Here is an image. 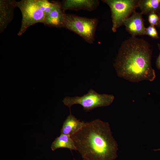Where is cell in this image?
<instances>
[{"label": "cell", "mask_w": 160, "mask_h": 160, "mask_svg": "<svg viewBox=\"0 0 160 160\" xmlns=\"http://www.w3.org/2000/svg\"><path fill=\"white\" fill-rule=\"evenodd\" d=\"M152 50L145 40L135 36L121 44L113 64L118 76L129 81H152L155 71L151 66Z\"/></svg>", "instance_id": "6da1fadb"}, {"label": "cell", "mask_w": 160, "mask_h": 160, "mask_svg": "<svg viewBox=\"0 0 160 160\" xmlns=\"http://www.w3.org/2000/svg\"><path fill=\"white\" fill-rule=\"evenodd\" d=\"M71 136L83 159L114 160L118 157V144L108 122L96 119L85 123Z\"/></svg>", "instance_id": "7a4b0ae2"}, {"label": "cell", "mask_w": 160, "mask_h": 160, "mask_svg": "<svg viewBox=\"0 0 160 160\" xmlns=\"http://www.w3.org/2000/svg\"><path fill=\"white\" fill-rule=\"evenodd\" d=\"M98 20L73 14H66L64 28L79 35L86 42L92 44Z\"/></svg>", "instance_id": "3957f363"}, {"label": "cell", "mask_w": 160, "mask_h": 160, "mask_svg": "<svg viewBox=\"0 0 160 160\" xmlns=\"http://www.w3.org/2000/svg\"><path fill=\"white\" fill-rule=\"evenodd\" d=\"M114 98L112 95L99 94L90 89L83 96L67 97L63 99V102L70 109L73 105L79 104L84 110L88 111L96 108L109 106L112 104Z\"/></svg>", "instance_id": "277c9868"}, {"label": "cell", "mask_w": 160, "mask_h": 160, "mask_svg": "<svg viewBox=\"0 0 160 160\" xmlns=\"http://www.w3.org/2000/svg\"><path fill=\"white\" fill-rule=\"evenodd\" d=\"M17 7L22 16L21 25L17 35H22L30 26L38 23H43L47 16L39 8L36 0H22L17 2Z\"/></svg>", "instance_id": "5b68a950"}, {"label": "cell", "mask_w": 160, "mask_h": 160, "mask_svg": "<svg viewBox=\"0 0 160 160\" xmlns=\"http://www.w3.org/2000/svg\"><path fill=\"white\" fill-rule=\"evenodd\" d=\"M109 7L111 12L112 30L114 32L123 25L124 20L135 12L138 7L137 0H103Z\"/></svg>", "instance_id": "8992f818"}, {"label": "cell", "mask_w": 160, "mask_h": 160, "mask_svg": "<svg viewBox=\"0 0 160 160\" xmlns=\"http://www.w3.org/2000/svg\"><path fill=\"white\" fill-rule=\"evenodd\" d=\"M141 12H135L132 15L125 19L123 25L132 36L145 35V28Z\"/></svg>", "instance_id": "52a82bcc"}, {"label": "cell", "mask_w": 160, "mask_h": 160, "mask_svg": "<svg viewBox=\"0 0 160 160\" xmlns=\"http://www.w3.org/2000/svg\"><path fill=\"white\" fill-rule=\"evenodd\" d=\"M54 7L47 15L43 23L51 27L64 28L66 14L63 10L61 3L54 1Z\"/></svg>", "instance_id": "ba28073f"}, {"label": "cell", "mask_w": 160, "mask_h": 160, "mask_svg": "<svg viewBox=\"0 0 160 160\" xmlns=\"http://www.w3.org/2000/svg\"><path fill=\"white\" fill-rule=\"evenodd\" d=\"M15 0H0V32L2 33L12 20L14 9L17 7Z\"/></svg>", "instance_id": "9c48e42d"}, {"label": "cell", "mask_w": 160, "mask_h": 160, "mask_svg": "<svg viewBox=\"0 0 160 160\" xmlns=\"http://www.w3.org/2000/svg\"><path fill=\"white\" fill-rule=\"evenodd\" d=\"M63 10L84 9L92 11L99 5V1L96 0H65L61 3Z\"/></svg>", "instance_id": "30bf717a"}, {"label": "cell", "mask_w": 160, "mask_h": 160, "mask_svg": "<svg viewBox=\"0 0 160 160\" xmlns=\"http://www.w3.org/2000/svg\"><path fill=\"white\" fill-rule=\"evenodd\" d=\"M85 123L78 120L71 113L63 122L61 129V134L71 136L80 129Z\"/></svg>", "instance_id": "8fae6325"}, {"label": "cell", "mask_w": 160, "mask_h": 160, "mask_svg": "<svg viewBox=\"0 0 160 160\" xmlns=\"http://www.w3.org/2000/svg\"><path fill=\"white\" fill-rule=\"evenodd\" d=\"M62 148H67L70 150H76L74 142L70 135L61 134L52 143V151Z\"/></svg>", "instance_id": "7c38bea8"}, {"label": "cell", "mask_w": 160, "mask_h": 160, "mask_svg": "<svg viewBox=\"0 0 160 160\" xmlns=\"http://www.w3.org/2000/svg\"><path fill=\"white\" fill-rule=\"evenodd\" d=\"M137 6L142 14L149 15L155 13L158 14L160 11V0H139Z\"/></svg>", "instance_id": "4fadbf2b"}, {"label": "cell", "mask_w": 160, "mask_h": 160, "mask_svg": "<svg viewBox=\"0 0 160 160\" xmlns=\"http://www.w3.org/2000/svg\"><path fill=\"white\" fill-rule=\"evenodd\" d=\"M37 4L40 9L47 15L52 10L54 5V1H50L47 0H36Z\"/></svg>", "instance_id": "5bb4252c"}, {"label": "cell", "mask_w": 160, "mask_h": 160, "mask_svg": "<svg viewBox=\"0 0 160 160\" xmlns=\"http://www.w3.org/2000/svg\"><path fill=\"white\" fill-rule=\"evenodd\" d=\"M145 35L155 39L159 38L157 31L154 26L150 25L146 28Z\"/></svg>", "instance_id": "9a60e30c"}, {"label": "cell", "mask_w": 160, "mask_h": 160, "mask_svg": "<svg viewBox=\"0 0 160 160\" xmlns=\"http://www.w3.org/2000/svg\"><path fill=\"white\" fill-rule=\"evenodd\" d=\"M159 20V16L156 13H152L148 15V21L151 25L157 26Z\"/></svg>", "instance_id": "2e32d148"}, {"label": "cell", "mask_w": 160, "mask_h": 160, "mask_svg": "<svg viewBox=\"0 0 160 160\" xmlns=\"http://www.w3.org/2000/svg\"><path fill=\"white\" fill-rule=\"evenodd\" d=\"M158 46L160 51L159 55L157 58L156 61V65L157 68L160 70V44H158Z\"/></svg>", "instance_id": "e0dca14e"}, {"label": "cell", "mask_w": 160, "mask_h": 160, "mask_svg": "<svg viewBox=\"0 0 160 160\" xmlns=\"http://www.w3.org/2000/svg\"><path fill=\"white\" fill-rule=\"evenodd\" d=\"M159 17V20L157 26L160 28V14L158 15Z\"/></svg>", "instance_id": "ac0fdd59"}, {"label": "cell", "mask_w": 160, "mask_h": 160, "mask_svg": "<svg viewBox=\"0 0 160 160\" xmlns=\"http://www.w3.org/2000/svg\"><path fill=\"white\" fill-rule=\"evenodd\" d=\"M154 151H159L160 150V148L159 149H155L153 150Z\"/></svg>", "instance_id": "d6986e66"}, {"label": "cell", "mask_w": 160, "mask_h": 160, "mask_svg": "<svg viewBox=\"0 0 160 160\" xmlns=\"http://www.w3.org/2000/svg\"><path fill=\"white\" fill-rule=\"evenodd\" d=\"M74 160H76L75 159H74ZM83 160H86V159H83Z\"/></svg>", "instance_id": "ffe728a7"}, {"label": "cell", "mask_w": 160, "mask_h": 160, "mask_svg": "<svg viewBox=\"0 0 160 160\" xmlns=\"http://www.w3.org/2000/svg\"><path fill=\"white\" fill-rule=\"evenodd\" d=\"M160 14V12H159V13L158 14Z\"/></svg>", "instance_id": "44dd1931"}]
</instances>
